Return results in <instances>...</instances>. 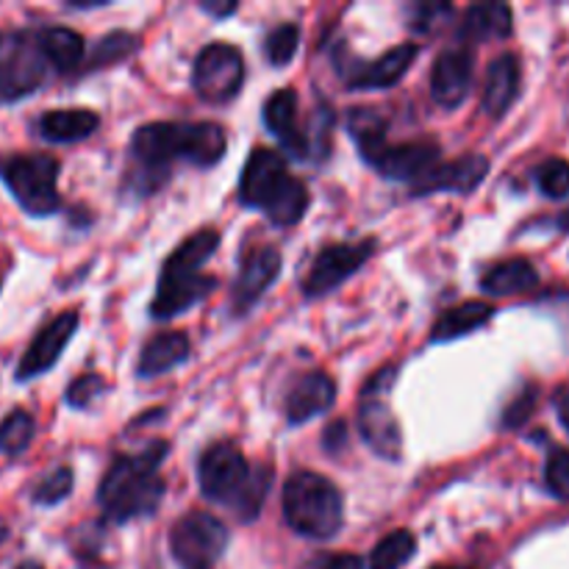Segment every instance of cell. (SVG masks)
Returning a JSON list of instances; mask_svg holds the SVG:
<instances>
[{"label":"cell","mask_w":569,"mask_h":569,"mask_svg":"<svg viewBox=\"0 0 569 569\" xmlns=\"http://www.w3.org/2000/svg\"><path fill=\"white\" fill-rule=\"evenodd\" d=\"M545 487L553 498L569 500V450L556 448L545 465Z\"/></svg>","instance_id":"cell-36"},{"label":"cell","mask_w":569,"mask_h":569,"mask_svg":"<svg viewBox=\"0 0 569 569\" xmlns=\"http://www.w3.org/2000/svg\"><path fill=\"white\" fill-rule=\"evenodd\" d=\"M389 376H392V367L372 376V381L361 392L359 433L372 453L387 461H398L403 456V433H400L398 417L392 415V409L383 400V392H387L389 381H392Z\"/></svg>","instance_id":"cell-8"},{"label":"cell","mask_w":569,"mask_h":569,"mask_svg":"<svg viewBox=\"0 0 569 569\" xmlns=\"http://www.w3.org/2000/svg\"><path fill=\"white\" fill-rule=\"evenodd\" d=\"M200 11H206V14L211 17H228L237 11V3L233 0H228V3H214V0H200Z\"/></svg>","instance_id":"cell-40"},{"label":"cell","mask_w":569,"mask_h":569,"mask_svg":"<svg viewBox=\"0 0 569 569\" xmlns=\"http://www.w3.org/2000/svg\"><path fill=\"white\" fill-rule=\"evenodd\" d=\"M495 317V309L483 300H467V303L448 309L431 328V342H453V339L467 337L476 328L487 326Z\"/></svg>","instance_id":"cell-26"},{"label":"cell","mask_w":569,"mask_h":569,"mask_svg":"<svg viewBox=\"0 0 569 569\" xmlns=\"http://www.w3.org/2000/svg\"><path fill=\"white\" fill-rule=\"evenodd\" d=\"M298 44H300V28L295 26V22H281V26L272 28V31L267 33L264 53L272 67H287L289 61L295 59V53H298Z\"/></svg>","instance_id":"cell-32"},{"label":"cell","mask_w":569,"mask_h":569,"mask_svg":"<svg viewBox=\"0 0 569 569\" xmlns=\"http://www.w3.org/2000/svg\"><path fill=\"white\" fill-rule=\"evenodd\" d=\"M228 548L226 522L206 511H189L172 526L170 550L181 569H211Z\"/></svg>","instance_id":"cell-7"},{"label":"cell","mask_w":569,"mask_h":569,"mask_svg":"<svg viewBox=\"0 0 569 569\" xmlns=\"http://www.w3.org/2000/svg\"><path fill=\"white\" fill-rule=\"evenodd\" d=\"M559 226H561V231H569V209L565 211V214H561V220H559Z\"/></svg>","instance_id":"cell-45"},{"label":"cell","mask_w":569,"mask_h":569,"mask_svg":"<svg viewBox=\"0 0 569 569\" xmlns=\"http://www.w3.org/2000/svg\"><path fill=\"white\" fill-rule=\"evenodd\" d=\"M472 72H476V56L467 44H453L442 50L433 61L431 70V94L445 109H456L467 100L472 87Z\"/></svg>","instance_id":"cell-18"},{"label":"cell","mask_w":569,"mask_h":569,"mask_svg":"<svg viewBox=\"0 0 569 569\" xmlns=\"http://www.w3.org/2000/svg\"><path fill=\"white\" fill-rule=\"evenodd\" d=\"M78 311H64V315L53 317L44 328H39V333L33 337V342L28 345V350L22 353L20 365H17L14 378L20 383L33 381V378L44 376L48 370H53L56 361L61 359L64 348L70 345L72 333L78 331Z\"/></svg>","instance_id":"cell-13"},{"label":"cell","mask_w":569,"mask_h":569,"mask_svg":"<svg viewBox=\"0 0 569 569\" xmlns=\"http://www.w3.org/2000/svg\"><path fill=\"white\" fill-rule=\"evenodd\" d=\"M431 569H472V567H431Z\"/></svg>","instance_id":"cell-46"},{"label":"cell","mask_w":569,"mask_h":569,"mask_svg":"<svg viewBox=\"0 0 569 569\" xmlns=\"http://www.w3.org/2000/svg\"><path fill=\"white\" fill-rule=\"evenodd\" d=\"M337 400V381L328 372H309L287 395L289 426H303L311 417L326 415Z\"/></svg>","instance_id":"cell-20"},{"label":"cell","mask_w":569,"mask_h":569,"mask_svg":"<svg viewBox=\"0 0 569 569\" xmlns=\"http://www.w3.org/2000/svg\"><path fill=\"white\" fill-rule=\"evenodd\" d=\"M533 409H537V387H526L522 395H517L515 403L506 409L503 428H520L533 415Z\"/></svg>","instance_id":"cell-38"},{"label":"cell","mask_w":569,"mask_h":569,"mask_svg":"<svg viewBox=\"0 0 569 569\" xmlns=\"http://www.w3.org/2000/svg\"><path fill=\"white\" fill-rule=\"evenodd\" d=\"M48 61L37 48L33 31H20L11 53L0 61V103H17L37 92L48 78Z\"/></svg>","instance_id":"cell-12"},{"label":"cell","mask_w":569,"mask_h":569,"mask_svg":"<svg viewBox=\"0 0 569 569\" xmlns=\"http://www.w3.org/2000/svg\"><path fill=\"white\" fill-rule=\"evenodd\" d=\"M348 128L356 139V148L359 153L365 156V161H370L383 144L389 142L387 139V120L378 114L376 109H353L348 117Z\"/></svg>","instance_id":"cell-28"},{"label":"cell","mask_w":569,"mask_h":569,"mask_svg":"<svg viewBox=\"0 0 569 569\" xmlns=\"http://www.w3.org/2000/svg\"><path fill=\"white\" fill-rule=\"evenodd\" d=\"M250 472H253V467L248 465V459H244L237 445L217 442L206 448L198 461L200 492H203L206 500L226 503L231 509L244 483L250 481Z\"/></svg>","instance_id":"cell-10"},{"label":"cell","mask_w":569,"mask_h":569,"mask_svg":"<svg viewBox=\"0 0 569 569\" xmlns=\"http://www.w3.org/2000/svg\"><path fill=\"white\" fill-rule=\"evenodd\" d=\"M217 248H220V233L203 228L172 250V256L161 267L159 289L150 303V315L156 320H172L214 292L217 278L203 276L200 267L217 253Z\"/></svg>","instance_id":"cell-4"},{"label":"cell","mask_w":569,"mask_h":569,"mask_svg":"<svg viewBox=\"0 0 569 569\" xmlns=\"http://www.w3.org/2000/svg\"><path fill=\"white\" fill-rule=\"evenodd\" d=\"M33 433H37V422H33V417L26 409L9 411L0 420V453L17 459V456H22L31 448Z\"/></svg>","instance_id":"cell-29"},{"label":"cell","mask_w":569,"mask_h":569,"mask_svg":"<svg viewBox=\"0 0 569 569\" xmlns=\"http://www.w3.org/2000/svg\"><path fill=\"white\" fill-rule=\"evenodd\" d=\"M537 183L545 198L565 200L569 194V161L559 159V156L542 161L537 170Z\"/></svg>","instance_id":"cell-35"},{"label":"cell","mask_w":569,"mask_h":569,"mask_svg":"<svg viewBox=\"0 0 569 569\" xmlns=\"http://www.w3.org/2000/svg\"><path fill=\"white\" fill-rule=\"evenodd\" d=\"M417 553V539L415 533L400 528V531L387 533L381 542L376 545L370 556V569H400L411 561Z\"/></svg>","instance_id":"cell-30"},{"label":"cell","mask_w":569,"mask_h":569,"mask_svg":"<svg viewBox=\"0 0 569 569\" xmlns=\"http://www.w3.org/2000/svg\"><path fill=\"white\" fill-rule=\"evenodd\" d=\"M300 103L295 89H278L264 103V126L283 144V153L292 159H311V133L300 122Z\"/></svg>","instance_id":"cell-16"},{"label":"cell","mask_w":569,"mask_h":569,"mask_svg":"<svg viewBox=\"0 0 569 569\" xmlns=\"http://www.w3.org/2000/svg\"><path fill=\"white\" fill-rule=\"evenodd\" d=\"M539 287V272L537 267L528 259H509L495 264L492 270L483 272L481 289L495 298H506V295H520L531 292Z\"/></svg>","instance_id":"cell-27"},{"label":"cell","mask_w":569,"mask_h":569,"mask_svg":"<svg viewBox=\"0 0 569 569\" xmlns=\"http://www.w3.org/2000/svg\"><path fill=\"white\" fill-rule=\"evenodd\" d=\"M72 492V470L70 467H56L42 481L33 487L31 500L37 506H59L61 500L70 498Z\"/></svg>","instance_id":"cell-33"},{"label":"cell","mask_w":569,"mask_h":569,"mask_svg":"<svg viewBox=\"0 0 569 569\" xmlns=\"http://www.w3.org/2000/svg\"><path fill=\"white\" fill-rule=\"evenodd\" d=\"M376 242H339V244H326V248L317 253V259L311 261L309 272L303 278V295L306 298H322V295L333 292L337 287H342L350 276L365 267V261L370 259Z\"/></svg>","instance_id":"cell-11"},{"label":"cell","mask_w":569,"mask_h":569,"mask_svg":"<svg viewBox=\"0 0 569 569\" xmlns=\"http://www.w3.org/2000/svg\"><path fill=\"white\" fill-rule=\"evenodd\" d=\"M281 272V253L270 244H250L239 259L237 281L231 289V306L237 315H244L261 295L270 289Z\"/></svg>","instance_id":"cell-15"},{"label":"cell","mask_w":569,"mask_h":569,"mask_svg":"<svg viewBox=\"0 0 569 569\" xmlns=\"http://www.w3.org/2000/svg\"><path fill=\"white\" fill-rule=\"evenodd\" d=\"M100 126V117L89 109H53L39 117V137L56 144H72L92 137Z\"/></svg>","instance_id":"cell-24"},{"label":"cell","mask_w":569,"mask_h":569,"mask_svg":"<svg viewBox=\"0 0 569 569\" xmlns=\"http://www.w3.org/2000/svg\"><path fill=\"white\" fill-rule=\"evenodd\" d=\"M189 359V337L181 331H161L150 339L139 353L137 376L159 378L164 372L176 370Z\"/></svg>","instance_id":"cell-22"},{"label":"cell","mask_w":569,"mask_h":569,"mask_svg":"<svg viewBox=\"0 0 569 569\" xmlns=\"http://www.w3.org/2000/svg\"><path fill=\"white\" fill-rule=\"evenodd\" d=\"M517 94H520V59L515 53L498 56L487 70L481 109L498 120L511 109Z\"/></svg>","instance_id":"cell-21"},{"label":"cell","mask_w":569,"mask_h":569,"mask_svg":"<svg viewBox=\"0 0 569 569\" xmlns=\"http://www.w3.org/2000/svg\"><path fill=\"white\" fill-rule=\"evenodd\" d=\"M272 487V470L270 467H253L250 472V481L244 483V489L239 492V498L233 500L231 511L239 517L242 522H250L259 517L261 506H264L267 495H270Z\"/></svg>","instance_id":"cell-31"},{"label":"cell","mask_w":569,"mask_h":569,"mask_svg":"<svg viewBox=\"0 0 569 569\" xmlns=\"http://www.w3.org/2000/svg\"><path fill=\"white\" fill-rule=\"evenodd\" d=\"M489 176V159L487 156H461L456 161H439L422 181L415 183V194H433V192H459L470 194L483 183Z\"/></svg>","instance_id":"cell-19"},{"label":"cell","mask_w":569,"mask_h":569,"mask_svg":"<svg viewBox=\"0 0 569 569\" xmlns=\"http://www.w3.org/2000/svg\"><path fill=\"white\" fill-rule=\"evenodd\" d=\"M239 203L264 211L272 226L289 228L309 211V189L289 172L278 150L256 148L239 178Z\"/></svg>","instance_id":"cell-3"},{"label":"cell","mask_w":569,"mask_h":569,"mask_svg":"<svg viewBox=\"0 0 569 569\" xmlns=\"http://www.w3.org/2000/svg\"><path fill=\"white\" fill-rule=\"evenodd\" d=\"M170 448L167 442H150L139 453L117 456L106 470L98 489V503L103 517L114 526L148 517L159 509L164 498V478L159 476L161 461L167 459Z\"/></svg>","instance_id":"cell-2"},{"label":"cell","mask_w":569,"mask_h":569,"mask_svg":"<svg viewBox=\"0 0 569 569\" xmlns=\"http://www.w3.org/2000/svg\"><path fill=\"white\" fill-rule=\"evenodd\" d=\"M87 569H109V567H87Z\"/></svg>","instance_id":"cell-47"},{"label":"cell","mask_w":569,"mask_h":569,"mask_svg":"<svg viewBox=\"0 0 569 569\" xmlns=\"http://www.w3.org/2000/svg\"><path fill=\"white\" fill-rule=\"evenodd\" d=\"M439 148L433 139H417V142H400V144H383L367 164L376 167L381 176L398 178V181H422L433 167L439 164Z\"/></svg>","instance_id":"cell-17"},{"label":"cell","mask_w":569,"mask_h":569,"mask_svg":"<svg viewBox=\"0 0 569 569\" xmlns=\"http://www.w3.org/2000/svg\"><path fill=\"white\" fill-rule=\"evenodd\" d=\"M9 537H11V528H9V522H6L3 517H0V548H3V545L9 542Z\"/></svg>","instance_id":"cell-43"},{"label":"cell","mask_w":569,"mask_h":569,"mask_svg":"<svg viewBox=\"0 0 569 569\" xmlns=\"http://www.w3.org/2000/svg\"><path fill=\"white\" fill-rule=\"evenodd\" d=\"M14 569H44V567L39 565V561H20Z\"/></svg>","instance_id":"cell-44"},{"label":"cell","mask_w":569,"mask_h":569,"mask_svg":"<svg viewBox=\"0 0 569 569\" xmlns=\"http://www.w3.org/2000/svg\"><path fill=\"white\" fill-rule=\"evenodd\" d=\"M228 139L217 122H148L131 139L137 172L131 181L139 194L156 192L178 161L194 167H214L226 156Z\"/></svg>","instance_id":"cell-1"},{"label":"cell","mask_w":569,"mask_h":569,"mask_svg":"<svg viewBox=\"0 0 569 569\" xmlns=\"http://www.w3.org/2000/svg\"><path fill=\"white\" fill-rule=\"evenodd\" d=\"M556 411H559L561 422H565V428L569 433V389H561V392H556Z\"/></svg>","instance_id":"cell-41"},{"label":"cell","mask_w":569,"mask_h":569,"mask_svg":"<svg viewBox=\"0 0 569 569\" xmlns=\"http://www.w3.org/2000/svg\"><path fill=\"white\" fill-rule=\"evenodd\" d=\"M417 56H420V48L415 42H403L378 56L376 61H359L356 56H350V59L339 61V72L350 89H387L409 72Z\"/></svg>","instance_id":"cell-14"},{"label":"cell","mask_w":569,"mask_h":569,"mask_svg":"<svg viewBox=\"0 0 569 569\" xmlns=\"http://www.w3.org/2000/svg\"><path fill=\"white\" fill-rule=\"evenodd\" d=\"M320 569H365V561L353 553H333L322 559Z\"/></svg>","instance_id":"cell-39"},{"label":"cell","mask_w":569,"mask_h":569,"mask_svg":"<svg viewBox=\"0 0 569 569\" xmlns=\"http://www.w3.org/2000/svg\"><path fill=\"white\" fill-rule=\"evenodd\" d=\"M133 50H137V37H133V33H126V31H114L94 44L92 56H89V64L109 67V64H114V61L128 59Z\"/></svg>","instance_id":"cell-34"},{"label":"cell","mask_w":569,"mask_h":569,"mask_svg":"<svg viewBox=\"0 0 569 569\" xmlns=\"http://www.w3.org/2000/svg\"><path fill=\"white\" fill-rule=\"evenodd\" d=\"M0 287H3V281H0Z\"/></svg>","instance_id":"cell-48"},{"label":"cell","mask_w":569,"mask_h":569,"mask_svg":"<svg viewBox=\"0 0 569 569\" xmlns=\"http://www.w3.org/2000/svg\"><path fill=\"white\" fill-rule=\"evenodd\" d=\"M283 520L306 539H333L345 526L339 489L317 472H295L283 483Z\"/></svg>","instance_id":"cell-5"},{"label":"cell","mask_w":569,"mask_h":569,"mask_svg":"<svg viewBox=\"0 0 569 569\" xmlns=\"http://www.w3.org/2000/svg\"><path fill=\"white\" fill-rule=\"evenodd\" d=\"M511 28H515V17L506 3H478L470 6L461 17L459 37L461 44L470 48L472 42H481V39H506L511 37Z\"/></svg>","instance_id":"cell-23"},{"label":"cell","mask_w":569,"mask_h":569,"mask_svg":"<svg viewBox=\"0 0 569 569\" xmlns=\"http://www.w3.org/2000/svg\"><path fill=\"white\" fill-rule=\"evenodd\" d=\"M17 37H20V31H0V61L11 53V48L17 44Z\"/></svg>","instance_id":"cell-42"},{"label":"cell","mask_w":569,"mask_h":569,"mask_svg":"<svg viewBox=\"0 0 569 569\" xmlns=\"http://www.w3.org/2000/svg\"><path fill=\"white\" fill-rule=\"evenodd\" d=\"M33 39H37L39 53L48 61L50 70L70 72L83 61V39L70 28H39V31H33Z\"/></svg>","instance_id":"cell-25"},{"label":"cell","mask_w":569,"mask_h":569,"mask_svg":"<svg viewBox=\"0 0 569 569\" xmlns=\"http://www.w3.org/2000/svg\"><path fill=\"white\" fill-rule=\"evenodd\" d=\"M59 172V159L50 153L0 156V181L31 217H50L61 209Z\"/></svg>","instance_id":"cell-6"},{"label":"cell","mask_w":569,"mask_h":569,"mask_svg":"<svg viewBox=\"0 0 569 569\" xmlns=\"http://www.w3.org/2000/svg\"><path fill=\"white\" fill-rule=\"evenodd\" d=\"M103 389H106L103 378L94 376V372H89V376H78L76 381L67 387L64 400H67V406H72V409H83V406L92 403V400L98 398Z\"/></svg>","instance_id":"cell-37"},{"label":"cell","mask_w":569,"mask_h":569,"mask_svg":"<svg viewBox=\"0 0 569 569\" xmlns=\"http://www.w3.org/2000/svg\"><path fill=\"white\" fill-rule=\"evenodd\" d=\"M244 83V59L233 44L211 42L192 67V89L206 103H228Z\"/></svg>","instance_id":"cell-9"}]
</instances>
